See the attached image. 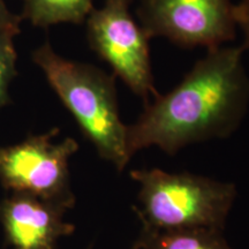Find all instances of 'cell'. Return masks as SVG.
I'll list each match as a JSON object with an SVG mask.
<instances>
[{
    "mask_svg": "<svg viewBox=\"0 0 249 249\" xmlns=\"http://www.w3.org/2000/svg\"><path fill=\"white\" fill-rule=\"evenodd\" d=\"M244 53L241 45L208 50L178 86L144 105L127 129L130 156L150 147L173 156L194 143L229 138L249 104Z\"/></svg>",
    "mask_w": 249,
    "mask_h": 249,
    "instance_id": "6da1fadb",
    "label": "cell"
},
{
    "mask_svg": "<svg viewBox=\"0 0 249 249\" xmlns=\"http://www.w3.org/2000/svg\"><path fill=\"white\" fill-rule=\"evenodd\" d=\"M35 61L99 157L124 171L132 156L127 144L128 126L119 113L116 76L62 58L50 44L37 50Z\"/></svg>",
    "mask_w": 249,
    "mask_h": 249,
    "instance_id": "7a4b0ae2",
    "label": "cell"
},
{
    "mask_svg": "<svg viewBox=\"0 0 249 249\" xmlns=\"http://www.w3.org/2000/svg\"><path fill=\"white\" fill-rule=\"evenodd\" d=\"M130 178L140 186L141 208L134 207L142 226L154 230L213 229L224 231L236 189L188 172L135 170Z\"/></svg>",
    "mask_w": 249,
    "mask_h": 249,
    "instance_id": "3957f363",
    "label": "cell"
},
{
    "mask_svg": "<svg viewBox=\"0 0 249 249\" xmlns=\"http://www.w3.org/2000/svg\"><path fill=\"white\" fill-rule=\"evenodd\" d=\"M133 0H105L87 18L89 44L113 75L147 105L160 92L155 87L149 40L141 24L130 14Z\"/></svg>",
    "mask_w": 249,
    "mask_h": 249,
    "instance_id": "277c9868",
    "label": "cell"
},
{
    "mask_svg": "<svg viewBox=\"0 0 249 249\" xmlns=\"http://www.w3.org/2000/svg\"><path fill=\"white\" fill-rule=\"evenodd\" d=\"M58 133L53 129L0 149V182L11 193L35 196L71 209L75 196L71 189L70 160L79 144L71 138L54 143Z\"/></svg>",
    "mask_w": 249,
    "mask_h": 249,
    "instance_id": "5b68a950",
    "label": "cell"
},
{
    "mask_svg": "<svg viewBox=\"0 0 249 249\" xmlns=\"http://www.w3.org/2000/svg\"><path fill=\"white\" fill-rule=\"evenodd\" d=\"M136 15L150 38L183 49L223 46L238 29L232 0H139Z\"/></svg>",
    "mask_w": 249,
    "mask_h": 249,
    "instance_id": "8992f818",
    "label": "cell"
},
{
    "mask_svg": "<svg viewBox=\"0 0 249 249\" xmlns=\"http://www.w3.org/2000/svg\"><path fill=\"white\" fill-rule=\"evenodd\" d=\"M67 208L28 194L12 193L0 202V222L12 249H55L59 239L73 234L65 222Z\"/></svg>",
    "mask_w": 249,
    "mask_h": 249,
    "instance_id": "52a82bcc",
    "label": "cell"
},
{
    "mask_svg": "<svg viewBox=\"0 0 249 249\" xmlns=\"http://www.w3.org/2000/svg\"><path fill=\"white\" fill-rule=\"evenodd\" d=\"M133 249H232L223 231L213 229L154 230L141 227Z\"/></svg>",
    "mask_w": 249,
    "mask_h": 249,
    "instance_id": "ba28073f",
    "label": "cell"
},
{
    "mask_svg": "<svg viewBox=\"0 0 249 249\" xmlns=\"http://www.w3.org/2000/svg\"><path fill=\"white\" fill-rule=\"evenodd\" d=\"M92 9V0H26L27 17L38 27L81 23Z\"/></svg>",
    "mask_w": 249,
    "mask_h": 249,
    "instance_id": "9c48e42d",
    "label": "cell"
},
{
    "mask_svg": "<svg viewBox=\"0 0 249 249\" xmlns=\"http://www.w3.org/2000/svg\"><path fill=\"white\" fill-rule=\"evenodd\" d=\"M15 53L7 37L0 34V107L7 99V88L14 70Z\"/></svg>",
    "mask_w": 249,
    "mask_h": 249,
    "instance_id": "30bf717a",
    "label": "cell"
},
{
    "mask_svg": "<svg viewBox=\"0 0 249 249\" xmlns=\"http://www.w3.org/2000/svg\"><path fill=\"white\" fill-rule=\"evenodd\" d=\"M234 18L236 28L241 30L244 36L241 48L247 51L249 50V0H240L234 4Z\"/></svg>",
    "mask_w": 249,
    "mask_h": 249,
    "instance_id": "8fae6325",
    "label": "cell"
},
{
    "mask_svg": "<svg viewBox=\"0 0 249 249\" xmlns=\"http://www.w3.org/2000/svg\"><path fill=\"white\" fill-rule=\"evenodd\" d=\"M8 27H11V18H9L7 9L0 0V34H2L4 29H7Z\"/></svg>",
    "mask_w": 249,
    "mask_h": 249,
    "instance_id": "7c38bea8",
    "label": "cell"
}]
</instances>
